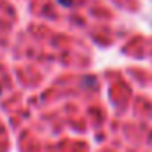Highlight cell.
Masks as SVG:
<instances>
[{
	"instance_id": "1",
	"label": "cell",
	"mask_w": 152,
	"mask_h": 152,
	"mask_svg": "<svg viewBox=\"0 0 152 152\" xmlns=\"http://www.w3.org/2000/svg\"><path fill=\"white\" fill-rule=\"evenodd\" d=\"M59 4H63V6L70 7V6H72V0H59Z\"/></svg>"
}]
</instances>
